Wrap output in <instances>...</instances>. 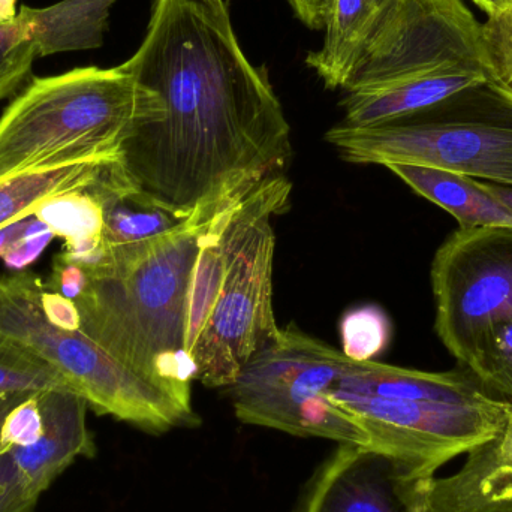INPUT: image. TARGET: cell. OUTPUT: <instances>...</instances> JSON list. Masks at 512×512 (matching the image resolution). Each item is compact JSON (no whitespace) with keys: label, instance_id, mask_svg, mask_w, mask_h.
Returning <instances> with one entry per match:
<instances>
[{"label":"cell","instance_id":"cell-1","mask_svg":"<svg viewBox=\"0 0 512 512\" xmlns=\"http://www.w3.org/2000/svg\"><path fill=\"white\" fill-rule=\"evenodd\" d=\"M123 69L161 99V116L120 147L129 182L180 215L248 194L279 176L291 128L264 69L201 0H153L146 36Z\"/></svg>","mask_w":512,"mask_h":512},{"label":"cell","instance_id":"cell-2","mask_svg":"<svg viewBox=\"0 0 512 512\" xmlns=\"http://www.w3.org/2000/svg\"><path fill=\"white\" fill-rule=\"evenodd\" d=\"M240 197L203 207L188 224L155 242L105 248L102 261L84 270L89 282L75 300L84 334L185 402L192 403L195 379L188 352L195 265L213 219Z\"/></svg>","mask_w":512,"mask_h":512},{"label":"cell","instance_id":"cell-3","mask_svg":"<svg viewBox=\"0 0 512 512\" xmlns=\"http://www.w3.org/2000/svg\"><path fill=\"white\" fill-rule=\"evenodd\" d=\"M330 397L357 424L364 445L427 478L498 435L512 411L462 366L423 372L349 360Z\"/></svg>","mask_w":512,"mask_h":512},{"label":"cell","instance_id":"cell-4","mask_svg":"<svg viewBox=\"0 0 512 512\" xmlns=\"http://www.w3.org/2000/svg\"><path fill=\"white\" fill-rule=\"evenodd\" d=\"M489 81L481 23L463 0H396L343 89V125L399 122Z\"/></svg>","mask_w":512,"mask_h":512},{"label":"cell","instance_id":"cell-5","mask_svg":"<svg viewBox=\"0 0 512 512\" xmlns=\"http://www.w3.org/2000/svg\"><path fill=\"white\" fill-rule=\"evenodd\" d=\"M161 111L159 96L122 66L35 78L0 116V180L119 155L134 126L158 119Z\"/></svg>","mask_w":512,"mask_h":512},{"label":"cell","instance_id":"cell-6","mask_svg":"<svg viewBox=\"0 0 512 512\" xmlns=\"http://www.w3.org/2000/svg\"><path fill=\"white\" fill-rule=\"evenodd\" d=\"M325 140L352 164L426 165L512 186V96L493 81L387 125L334 126Z\"/></svg>","mask_w":512,"mask_h":512},{"label":"cell","instance_id":"cell-7","mask_svg":"<svg viewBox=\"0 0 512 512\" xmlns=\"http://www.w3.org/2000/svg\"><path fill=\"white\" fill-rule=\"evenodd\" d=\"M44 285L26 273L0 277V334L50 364L101 415L149 433L198 423L192 403L147 381L81 330H62L45 318Z\"/></svg>","mask_w":512,"mask_h":512},{"label":"cell","instance_id":"cell-8","mask_svg":"<svg viewBox=\"0 0 512 512\" xmlns=\"http://www.w3.org/2000/svg\"><path fill=\"white\" fill-rule=\"evenodd\" d=\"M349 358L295 327L280 328L227 387L243 423L301 438L364 444L352 418L330 397Z\"/></svg>","mask_w":512,"mask_h":512},{"label":"cell","instance_id":"cell-9","mask_svg":"<svg viewBox=\"0 0 512 512\" xmlns=\"http://www.w3.org/2000/svg\"><path fill=\"white\" fill-rule=\"evenodd\" d=\"M273 216L256 219L231 249L215 306L192 352L195 379L207 387H230L279 334L273 312Z\"/></svg>","mask_w":512,"mask_h":512},{"label":"cell","instance_id":"cell-10","mask_svg":"<svg viewBox=\"0 0 512 512\" xmlns=\"http://www.w3.org/2000/svg\"><path fill=\"white\" fill-rule=\"evenodd\" d=\"M435 331L466 367L487 331L512 319V228L457 230L432 262Z\"/></svg>","mask_w":512,"mask_h":512},{"label":"cell","instance_id":"cell-11","mask_svg":"<svg viewBox=\"0 0 512 512\" xmlns=\"http://www.w3.org/2000/svg\"><path fill=\"white\" fill-rule=\"evenodd\" d=\"M435 478L364 444H340L301 512H426Z\"/></svg>","mask_w":512,"mask_h":512},{"label":"cell","instance_id":"cell-12","mask_svg":"<svg viewBox=\"0 0 512 512\" xmlns=\"http://www.w3.org/2000/svg\"><path fill=\"white\" fill-rule=\"evenodd\" d=\"M42 433L35 444L9 450L24 484L41 498L78 459H92L95 439L87 426L86 400L72 390L39 391Z\"/></svg>","mask_w":512,"mask_h":512},{"label":"cell","instance_id":"cell-13","mask_svg":"<svg viewBox=\"0 0 512 512\" xmlns=\"http://www.w3.org/2000/svg\"><path fill=\"white\" fill-rule=\"evenodd\" d=\"M512 511V411L498 435L468 453L465 465L430 486L426 512Z\"/></svg>","mask_w":512,"mask_h":512},{"label":"cell","instance_id":"cell-14","mask_svg":"<svg viewBox=\"0 0 512 512\" xmlns=\"http://www.w3.org/2000/svg\"><path fill=\"white\" fill-rule=\"evenodd\" d=\"M396 0H328L322 47L306 63L328 89H345L370 39Z\"/></svg>","mask_w":512,"mask_h":512},{"label":"cell","instance_id":"cell-15","mask_svg":"<svg viewBox=\"0 0 512 512\" xmlns=\"http://www.w3.org/2000/svg\"><path fill=\"white\" fill-rule=\"evenodd\" d=\"M117 0H60L45 8L21 6L18 21L36 60L66 51L93 50L104 44Z\"/></svg>","mask_w":512,"mask_h":512},{"label":"cell","instance_id":"cell-16","mask_svg":"<svg viewBox=\"0 0 512 512\" xmlns=\"http://www.w3.org/2000/svg\"><path fill=\"white\" fill-rule=\"evenodd\" d=\"M385 167L412 191L453 215L459 222V230L512 228L511 210L484 191L480 180L442 168L405 162H393Z\"/></svg>","mask_w":512,"mask_h":512},{"label":"cell","instance_id":"cell-17","mask_svg":"<svg viewBox=\"0 0 512 512\" xmlns=\"http://www.w3.org/2000/svg\"><path fill=\"white\" fill-rule=\"evenodd\" d=\"M98 180L87 188L45 198L33 213V218L45 225L54 237L63 240L60 255L84 270L95 267L105 255L104 204L96 188Z\"/></svg>","mask_w":512,"mask_h":512},{"label":"cell","instance_id":"cell-18","mask_svg":"<svg viewBox=\"0 0 512 512\" xmlns=\"http://www.w3.org/2000/svg\"><path fill=\"white\" fill-rule=\"evenodd\" d=\"M117 156L66 162L0 180V228L30 218L36 206L51 195L93 185Z\"/></svg>","mask_w":512,"mask_h":512},{"label":"cell","instance_id":"cell-19","mask_svg":"<svg viewBox=\"0 0 512 512\" xmlns=\"http://www.w3.org/2000/svg\"><path fill=\"white\" fill-rule=\"evenodd\" d=\"M48 390L72 388L50 364L0 334V396Z\"/></svg>","mask_w":512,"mask_h":512},{"label":"cell","instance_id":"cell-20","mask_svg":"<svg viewBox=\"0 0 512 512\" xmlns=\"http://www.w3.org/2000/svg\"><path fill=\"white\" fill-rule=\"evenodd\" d=\"M465 369L489 393L512 405V319L498 322L487 331Z\"/></svg>","mask_w":512,"mask_h":512},{"label":"cell","instance_id":"cell-21","mask_svg":"<svg viewBox=\"0 0 512 512\" xmlns=\"http://www.w3.org/2000/svg\"><path fill=\"white\" fill-rule=\"evenodd\" d=\"M17 15V0H0V101L17 92L36 62Z\"/></svg>","mask_w":512,"mask_h":512},{"label":"cell","instance_id":"cell-22","mask_svg":"<svg viewBox=\"0 0 512 512\" xmlns=\"http://www.w3.org/2000/svg\"><path fill=\"white\" fill-rule=\"evenodd\" d=\"M340 337L342 352L349 360L373 361L390 345V318L376 304L355 307L343 315Z\"/></svg>","mask_w":512,"mask_h":512},{"label":"cell","instance_id":"cell-23","mask_svg":"<svg viewBox=\"0 0 512 512\" xmlns=\"http://www.w3.org/2000/svg\"><path fill=\"white\" fill-rule=\"evenodd\" d=\"M481 42L492 81L512 96V2L481 23Z\"/></svg>","mask_w":512,"mask_h":512},{"label":"cell","instance_id":"cell-24","mask_svg":"<svg viewBox=\"0 0 512 512\" xmlns=\"http://www.w3.org/2000/svg\"><path fill=\"white\" fill-rule=\"evenodd\" d=\"M42 433V411L38 393L29 394L6 414L0 427V451L35 444Z\"/></svg>","mask_w":512,"mask_h":512},{"label":"cell","instance_id":"cell-25","mask_svg":"<svg viewBox=\"0 0 512 512\" xmlns=\"http://www.w3.org/2000/svg\"><path fill=\"white\" fill-rule=\"evenodd\" d=\"M38 501L18 474L8 451L0 453V512H35Z\"/></svg>","mask_w":512,"mask_h":512},{"label":"cell","instance_id":"cell-26","mask_svg":"<svg viewBox=\"0 0 512 512\" xmlns=\"http://www.w3.org/2000/svg\"><path fill=\"white\" fill-rule=\"evenodd\" d=\"M53 239L54 236L48 231V228L42 225L38 219L33 218L26 233L3 252L2 258L11 268L27 267L30 262L35 261L41 255V252Z\"/></svg>","mask_w":512,"mask_h":512},{"label":"cell","instance_id":"cell-27","mask_svg":"<svg viewBox=\"0 0 512 512\" xmlns=\"http://www.w3.org/2000/svg\"><path fill=\"white\" fill-rule=\"evenodd\" d=\"M87 282H89V277L81 265L63 258L60 254L56 255L50 285H48L50 291L59 292L63 297L75 301L83 294Z\"/></svg>","mask_w":512,"mask_h":512},{"label":"cell","instance_id":"cell-28","mask_svg":"<svg viewBox=\"0 0 512 512\" xmlns=\"http://www.w3.org/2000/svg\"><path fill=\"white\" fill-rule=\"evenodd\" d=\"M41 306L45 318L54 327L62 330H81L80 310L71 298L44 288L41 294Z\"/></svg>","mask_w":512,"mask_h":512},{"label":"cell","instance_id":"cell-29","mask_svg":"<svg viewBox=\"0 0 512 512\" xmlns=\"http://www.w3.org/2000/svg\"><path fill=\"white\" fill-rule=\"evenodd\" d=\"M301 23L310 29H324L328 0H288Z\"/></svg>","mask_w":512,"mask_h":512},{"label":"cell","instance_id":"cell-30","mask_svg":"<svg viewBox=\"0 0 512 512\" xmlns=\"http://www.w3.org/2000/svg\"><path fill=\"white\" fill-rule=\"evenodd\" d=\"M32 221L33 216H30V218L21 219V221L15 222V224L0 228V256L3 255V252H5L15 240L20 239V237L26 233Z\"/></svg>","mask_w":512,"mask_h":512},{"label":"cell","instance_id":"cell-31","mask_svg":"<svg viewBox=\"0 0 512 512\" xmlns=\"http://www.w3.org/2000/svg\"><path fill=\"white\" fill-rule=\"evenodd\" d=\"M480 183L484 191L492 194L496 200L504 203L512 212V186L495 185V183L483 182V180H480Z\"/></svg>","mask_w":512,"mask_h":512},{"label":"cell","instance_id":"cell-32","mask_svg":"<svg viewBox=\"0 0 512 512\" xmlns=\"http://www.w3.org/2000/svg\"><path fill=\"white\" fill-rule=\"evenodd\" d=\"M29 394L32 393L2 394V396H0V427H2L6 414H8L20 400L29 396ZM0 453H2V451H0Z\"/></svg>","mask_w":512,"mask_h":512},{"label":"cell","instance_id":"cell-33","mask_svg":"<svg viewBox=\"0 0 512 512\" xmlns=\"http://www.w3.org/2000/svg\"><path fill=\"white\" fill-rule=\"evenodd\" d=\"M475 5L480 6L487 15L501 11L505 6L510 5L512 0H472Z\"/></svg>","mask_w":512,"mask_h":512},{"label":"cell","instance_id":"cell-34","mask_svg":"<svg viewBox=\"0 0 512 512\" xmlns=\"http://www.w3.org/2000/svg\"><path fill=\"white\" fill-rule=\"evenodd\" d=\"M201 2L206 3V5H209L210 8L215 9V11L228 12V2H230V0H201Z\"/></svg>","mask_w":512,"mask_h":512},{"label":"cell","instance_id":"cell-35","mask_svg":"<svg viewBox=\"0 0 512 512\" xmlns=\"http://www.w3.org/2000/svg\"><path fill=\"white\" fill-rule=\"evenodd\" d=\"M512 512V511H511Z\"/></svg>","mask_w":512,"mask_h":512}]
</instances>
